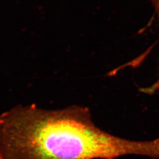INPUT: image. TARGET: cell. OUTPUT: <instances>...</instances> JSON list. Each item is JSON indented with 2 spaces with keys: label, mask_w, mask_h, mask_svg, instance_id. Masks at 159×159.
<instances>
[{
  "label": "cell",
  "mask_w": 159,
  "mask_h": 159,
  "mask_svg": "<svg viewBox=\"0 0 159 159\" xmlns=\"http://www.w3.org/2000/svg\"><path fill=\"white\" fill-rule=\"evenodd\" d=\"M159 158V137L131 141L97 127L88 108L46 110L18 106L0 116V159Z\"/></svg>",
  "instance_id": "obj_1"
}]
</instances>
